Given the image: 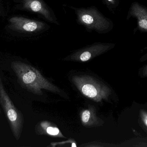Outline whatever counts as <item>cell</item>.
I'll list each match as a JSON object with an SVG mask.
<instances>
[{
    "label": "cell",
    "instance_id": "6da1fadb",
    "mask_svg": "<svg viewBox=\"0 0 147 147\" xmlns=\"http://www.w3.org/2000/svg\"><path fill=\"white\" fill-rule=\"evenodd\" d=\"M11 66L21 85L32 93L41 95L43 89L55 92L59 91L57 87L32 66L20 61H13L11 63Z\"/></svg>",
    "mask_w": 147,
    "mask_h": 147
},
{
    "label": "cell",
    "instance_id": "7a4b0ae2",
    "mask_svg": "<svg viewBox=\"0 0 147 147\" xmlns=\"http://www.w3.org/2000/svg\"><path fill=\"white\" fill-rule=\"evenodd\" d=\"M70 7L74 11L78 24L83 26L88 32L92 31L100 34L110 32L113 28L112 22L105 17L95 6L87 7Z\"/></svg>",
    "mask_w": 147,
    "mask_h": 147
},
{
    "label": "cell",
    "instance_id": "3957f363",
    "mask_svg": "<svg viewBox=\"0 0 147 147\" xmlns=\"http://www.w3.org/2000/svg\"><path fill=\"white\" fill-rule=\"evenodd\" d=\"M73 81L84 96L96 102L107 99L110 95L111 90L108 86L89 76H75Z\"/></svg>",
    "mask_w": 147,
    "mask_h": 147
},
{
    "label": "cell",
    "instance_id": "277c9868",
    "mask_svg": "<svg viewBox=\"0 0 147 147\" xmlns=\"http://www.w3.org/2000/svg\"><path fill=\"white\" fill-rule=\"evenodd\" d=\"M0 104L6 114L12 132L16 140L20 137L23 125L21 112L15 107L3 88L0 75Z\"/></svg>",
    "mask_w": 147,
    "mask_h": 147
},
{
    "label": "cell",
    "instance_id": "5b68a950",
    "mask_svg": "<svg viewBox=\"0 0 147 147\" xmlns=\"http://www.w3.org/2000/svg\"><path fill=\"white\" fill-rule=\"evenodd\" d=\"M9 29L22 33L39 34L47 32L50 26L45 22L21 16H13L8 20Z\"/></svg>",
    "mask_w": 147,
    "mask_h": 147
},
{
    "label": "cell",
    "instance_id": "8992f818",
    "mask_svg": "<svg viewBox=\"0 0 147 147\" xmlns=\"http://www.w3.org/2000/svg\"><path fill=\"white\" fill-rule=\"evenodd\" d=\"M20 8L37 15L52 24L60 25L53 9L44 0H19Z\"/></svg>",
    "mask_w": 147,
    "mask_h": 147
},
{
    "label": "cell",
    "instance_id": "52a82bcc",
    "mask_svg": "<svg viewBox=\"0 0 147 147\" xmlns=\"http://www.w3.org/2000/svg\"><path fill=\"white\" fill-rule=\"evenodd\" d=\"M115 46L112 43L96 42L77 50L68 58L86 62L112 49Z\"/></svg>",
    "mask_w": 147,
    "mask_h": 147
},
{
    "label": "cell",
    "instance_id": "ba28073f",
    "mask_svg": "<svg viewBox=\"0 0 147 147\" xmlns=\"http://www.w3.org/2000/svg\"><path fill=\"white\" fill-rule=\"evenodd\" d=\"M130 15L137 20L138 28L141 31L147 32V8L137 2H134L130 8Z\"/></svg>",
    "mask_w": 147,
    "mask_h": 147
},
{
    "label": "cell",
    "instance_id": "9c48e42d",
    "mask_svg": "<svg viewBox=\"0 0 147 147\" xmlns=\"http://www.w3.org/2000/svg\"><path fill=\"white\" fill-rule=\"evenodd\" d=\"M97 120L96 116H94V113L89 110H84L81 115L82 123L86 126H90L94 124L95 121Z\"/></svg>",
    "mask_w": 147,
    "mask_h": 147
},
{
    "label": "cell",
    "instance_id": "30bf717a",
    "mask_svg": "<svg viewBox=\"0 0 147 147\" xmlns=\"http://www.w3.org/2000/svg\"><path fill=\"white\" fill-rule=\"evenodd\" d=\"M102 1L109 9L112 10L117 7L119 0H102Z\"/></svg>",
    "mask_w": 147,
    "mask_h": 147
},
{
    "label": "cell",
    "instance_id": "8fae6325",
    "mask_svg": "<svg viewBox=\"0 0 147 147\" xmlns=\"http://www.w3.org/2000/svg\"><path fill=\"white\" fill-rule=\"evenodd\" d=\"M140 117L142 123L147 129V112L144 110H141L140 113Z\"/></svg>",
    "mask_w": 147,
    "mask_h": 147
},
{
    "label": "cell",
    "instance_id": "7c38bea8",
    "mask_svg": "<svg viewBox=\"0 0 147 147\" xmlns=\"http://www.w3.org/2000/svg\"><path fill=\"white\" fill-rule=\"evenodd\" d=\"M46 131L48 134L51 135H57L60 133L59 129L56 127H48Z\"/></svg>",
    "mask_w": 147,
    "mask_h": 147
},
{
    "label": "cell",
    "instance_id": "4fadbf2b",
    "mask_svg": "<svg viewBox=\"0 0 147 147\" xmlns=\"http://www.w3.org/2000/svg\"><path fill=\"white\" fill-rule=\"evenodd\" d=\"M140 76L142 78H147V64L143 66L140 71Z\"/></svg>",
    "mask_w": 147,
    "mask_h": 147
},
{
    "label": "cell",
    "instance_id": "5bb4252c",
    "mask_svg": "<svg viewBox=\"0 0 147 147\" xmlns=\"http://www.w3.org/2000/svg\"><path fill=\"white\" fill-rule=\"evenodd\" d=\"M71 146L72 147H76L77 146H76V144H75V143H73L72 144V146Z\"/></svg>",
    "mask_w": 147,
    "mask_h": 147
},
{
    "label": "cell",
    "instance_id": "9a60e30c",
    "mask_svg": "<svg viewBox=\"0 0 147 147\" xmlns=\"http://www.w3.org/2000/svg\"><path fill=\"white\" fill-rule=\"evenodd\" d=\"M1 9H0V15L1 14Z\"/></svg>",
    "mask_w": 147,
    "mask_h": 147
}]
</instances>
